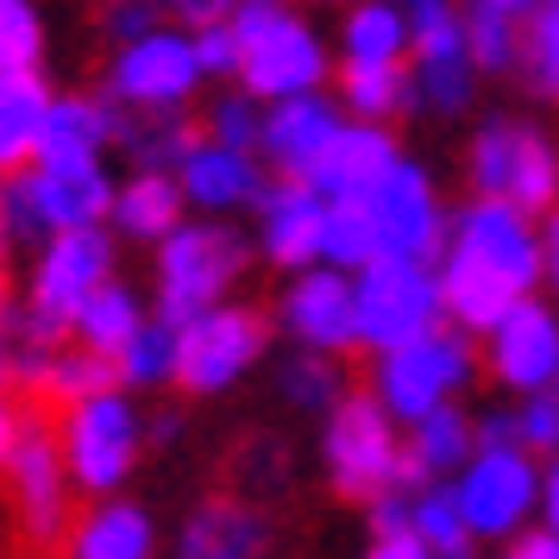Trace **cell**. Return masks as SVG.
Listing matches in <instances>:
<instances>
[{
  "label": "cell",
  "mask_w": 559,
  "mask_h": 559,
  "mask_svg": "<svg viewBox=\"0 0 559 559\" xmlns=\"http://www.w3.org/2000/svg\"><path fill=\"white\" fill-rule=\"evenodd\" d=\"M396 459H403L396 415H390L371 390H346V396L328 408V428H321L328 484L346 503H371L383 484H396Z\"/></svg>",
  "instance_id": "52a82bcc"
},
{
  "label": "cell",
  "mask_w": 559,
  "mask_h": 559,
  "mask_svg": "<svg viewBox=\"0 0 559 559\" xmlns=\"http://www.w3.org/2000/svg\"><path fill=\"white\" fill-rule=\"evenodd\" d=\"M515 428H522L528 453H559V378L534 390V403L515 415Z\"/></svg>",
  "instance_id": "ee69618b"
},
{
  "label": "cell",
  "mask_w": 559,
  "mask_h": 559,
  "mask_svg": "<svg viewBox=\"0 0 559 559\" xmlns=\"http://www.w3.org/2000/svg\"><path fill=\"white\" fill-rule=\"evenodd\" d=\"M540 264H547L554 283H559V207H547V246H540Z\"/></svg>",
  "instance_id": "db71d44e"
},
{
  "label": "cell",
  "mask_w": 559,
  "mask_h": 559,
  "mask_svg": "<svg viewBox=\"0 0 559 559\" xmlns=\"http://www.w3.org/2000/svg\"><path fill=\"white\" fill-rule=\"evenodd\" d=\"M396 157L403 152H396V139L383 132V120H340V132L321 145V157L308 164L302 182L321 202H365Z\"/></svg>",
  "instance_id": "e0dca14e"
},
{
  "label": "cell",
  "mask_w": 559,
  "mask_h": 559,
  "mask_svg": "<svg viewBox=\"0 0 559 559\" xmlns=\"http://www.w3.org/2000/svg\"><path fill=\"white\" fill-rule=\"evenodd\" d=\"M378 246V227H371V207L365 202H328L321 214V264H340V271H358L371 264Z\"/></svg>",
  "instance_id": "74e56055"
},
{
  "label": "cell",
  "mask_w": 559,
  "mask_h": 559,
  "mask_svg": "<svg viewBox=\"0 0 559 559\" xmlns=\"http://www.w3.org/2000/svg\"><path fill=\"white\" fill-rule=\"evenodd\" d=\"M277 390H283V403L302 408V415H321V408H333L340 396H346L340 353H314V346L289 353V358L277 365Z\"/></svg>",
  "instance_id": "e575fe53"
},
{
  "label": "cell",
  "mask_w": 559,
  "mask_h": 559,
  "mask_svg": "<svg viewBox=\"0 0 559 559\" xmlns=\"http://www.w3.org/2000/svg\"><path fill=\"white\" fill-rule=\"evenodd\" d=\"M51 95L57 88L45 82V70H0V177L38 157Z\"/></svg>",
  "instance_id": "83f0119b"
},
{
  "label": "cell",
  "mask_w": 559,
  "mask_h": 559,
  "mask_svg": "<svg viewBox=\"0 0 559 559\" xmlns=\"http://www.w3.org/2000/svg\"><path fill=\"white\" fill-rule=\"evenodd\" d=\"M472 88H478V63H472L465 45L415 57V95H421L433 114H465V107H472Z\"/></svg>",
  "instance_id": "8d00e7d4"
},
{
  "label": "cell",
  "mask_w": 559,
  "mask_h": 559,
  "mask_svg": "<svg viewBox=\"0 0 559 559\" xmlns=\"http://www.w3.org/2000/svg\"><path fill=\"white\" fill-rule=\"evenodd\" d=\"M252 271V239L227 214H182L152 252V314L189 321L202 308L227 302Z\"/></svg>",
  "instance_id": "6da1fadb"
},
{
  "label": "cell",
  "mask_w": 559,
  "mask_h": 559,
  "mask_svg": "<svg viewBox=\"0 0 559 559\" xmlns=\"http://www.w3.org/2000/svg\"><path fill=\"white\" fill-rule=\"evenodd\" d=\"M353 308H358V346L390 353L415 333L440 328V277L428 271V258L378 252L371 264L353 271Z\"/></svg>",
  "instance_id": "8992f818"
},
{
  "label": "cell",
  "mask_w": 559,
  "mask_h": 559,
  "mask_svg": "<svg viewBox=\"0 0 559 559\" xmlns=\"http://www.w3.org/2000/svg\"><path fill=\"white\" fill-rule=\"evenodd\" d=\"M57 547H63V559H157V522L145 503H127L114 490L82 509Z\"/></svg>",
  "instance_id": "603a6c76"
},
{
  "label": "cell",
  "mask_w": 559,
  "mask_h": 559,
  "mask_svg": "<svg viewBox=\"0 0 559 559\" xmlns=\"http://www.w3.org/2000/svg\"><path fill=\"white\" fill-rule=\"evenodd\" d=\"M472 440L478 447H522V428H515V415H484V421H472Z\"/></svg>",
  "instance_id": "681fc988"
},
{
  "label": "cell",
  "mask_w": 559,
  "mask_h": 559,
  "mask_svg": "<svg viewBox=\"0 0 559 559\" xmlns=\"http://www.w3.org/2000/svg\"><path fill=\"white\" fill-rule=\"evenodd\" d=\"M114 207V170L107 157H32L0 182V214H7V239H51L63 227H88L107 221Z\"/></svg>",
  "instance_id": "7a4b0ae2"
},
{
  "label": "cell",
  "mask_w": 559,
  "mask_h": 559,
  "mask_svg": "<svg viewBox=\"0 0 559 559\" xmlns=\"http://www.w3.org/2000/svg\"><path fill=\"white\" fill-rule=\"evenodd\" d=\"M277 321L296 346L314 353H353L358 346V308H353V271L340 264H302L277 302Z\"/></svg>",
  "instance_id": "4fadbf2b"
},
{
  "label": "cell",
  "mask_w": 559,
  "mask_h": 559,
  "mask_svg": "<svg viewBox=\"0 0 559 559\" xmlns=\"http://www.w3.org/2000/svg\"><path fill=\"white\" fill-rule=\"evenodd\" d=\"M233 7L239 0H164V20L195 32V26H214V20H233Z\"/></svg>",
  "instance_id": "7dc6e473"
},
{
  "label": "cell",
  "mask_w": 559,
  "mask_h": 559,
  "mask_svg": "<svg viewBox=\"0 0 559 559\" xmlns=\"http://www.w3.org/2000/svg\"><path fill=\"white\" fill-rule=\"evenodd\" d=\"M51 26L38 0H0V70H45Z\"/></svg>",
  "instance_id": "ab89813d"
},
{
  "label": "cell",
  "mask_w": 559,
  "mask_h": 559,
  "mask_svg": "<svg viewBox=\"0 0 559 559\" xmlns=\"http://www.w3.org/2000/svg\"><path fill=\"white\" fill-rule=\"evenodd\" d=\"M182 214H189V202H182L177 170H132L127 182H114L107 227L120 233V239H132V246H157Z\"/></svg>",
  "instance_id": "d4e9b609"
},
{
  "label": "cell",
  "mask_w": 559,
  "mask_h": 559,
  "mask_svg": "<svg viewBox=\"0 0 559 559\" xmlns=\"http://www.w3.org/2000/svg\"><path fill=\"white\" fill-rule=\"evenodd\" d=\"M258 132H264V107L246 88H227L221 102L207 107V139H221L233 152H258Z\"/></svg>",
  "instance_id": "7bdbcfd3"
},
{
  "label": "cell",
  "mask_w": 559,
  "mask_h": 559,
  "mask_svg": "<svg viewBox=\"0 0 559 559\" xmlns=\"http://www.w3.org/2000/svg\"><path fill=\"white\" fill-rule=\"evenodd\" d=\"M340 51H346V63H403L408 13L390 0H358L340 26Z\"/></svg>",
  "instance_id": "4dcf8cb0"
},
{
  "label": "cell",
  "mask_w": 559,
  "mask_h": 559,
  "mask_svg": "<svg viewBox=\"0 0 559 559\" xmlns=\"http://www.w3.org/2000/svg\"><path fill=\"white\" fill-rule=\"evenodd\" d=\"M465 51H472V63H478V70H490V76L515 70V51H522L515 13L490 7V0H472V13H465Z\"/></svg>",
  "instance_id": "60d3db41"
},
{
  "label": "cell",
  "mask_w": 559,
  "mask_h": 559,
  "mask_svg": "<svg viewBox=\"0 0 559 559\" xmlns=\"http://www.w3.org/2000/svg\"><path fill=\"white\" fill-rule=\"evenodd\" d=\"M120 264V233L107 221H88V227H63L51 239H38V258H32V283H26V302L45 308L51 321L70 328L76 314Z\"/></svg>",
  "instance_id": "8fae6325"
},
{
  "label": "cell",
  "mask_w": 559,
  "mask_h": 559,
  "mask_svg": "<svg viewBox=\"0 0 559 559\" xmlns=\"http://www.w3.org/2000/svg\"><path fill=\"white\" fill-rule=\"evenodd\" d=\"M503 559H559V534L547 528V534H528L515 554H503Z\"/></svg>",
  "instance_id": "816d5d0a"
},
{
  "label": "cell",
  "mask_w": 559,
  "mask_h": 559,
  "mask_svg": "<svg viewBox=\"0 0 559 559\" xmlns=\"http://www.w3.org/2000/svg\"><path fill=\"white\" fill-rule=\"evenodd\" d=\"M189 45H195V63H202V76H233V70H239V38H233V20L195 26V32H189Z\"/></svg>",
  "instance_id": "bcb514c9"
},
{
  "label": "cell",
  "mask_w": 559,
  "mask_h": 559,
  "mask_svg": "<svg viewBox=\"0 0 559 559\" xmlns=\"http://www.w3.org/2000/svg\"><path fill=\"white\" fill-rule=\"evenodd\" d=\"M271 515L246 490H214L182 515L177 559H264L271 554Z\"/></svg>",
  "instance_id": "2e32d148"
},
{
  "label": "cell",
  "mask_w": 559,
  "mask_h": 559,
  "mask_svg": "<svg viewBox=\"0 0 559 559\" xmlns=\"http://www.w3.org/2000/svg\"><path fill=\"white\" fill-rule=\"evenodd\" d=\"M453 490H459V509H465L472 534H509L528 515L534 497H540V478H534L522 447H478L465 459V478Z\"/></svg>",
  "instance_id": "9a60e30c"
},
{
  "label": "cell",
  "mask_w": 559,
  "mask_h": 559,
  "mask_svg": "<svg viewBox=\"0 0 559 559\" xmlns=\"http://www.w3.org/2000/svg\"><path fill=\"white\" fill-rule=\"evenodd\" d=\"M415 534H421L428 559H472L478 554V534H472V522H465L453 484L415 490Z\"/></svg>",
  "instance_id": "836d02e7"
},
{
  "label": "cell",
  "mask_w": 559,
  "mask_h": 559,
  "mask_svg": "<svg viewBox=\"0 0 559 559\" xmlns=\"http://www.w3.org/2000/svg\"><path fill=\"white\" fill-rule=\"evenodd\" d=\"M340 102L353 107L358 120H390L415 107V76L403 63H346L340 70Z\"/></svg>",
  "instance_id": "1f68e13d"
},
{
  "label": "cell",
  "mask_w": 559,
  "mask_h": 559,
  "mask_svg": "<svg viewBox=\"0 0 559 559\" xmlns=\"http://www.w3.org/2000/svg\"><path fill=\"white\" fill-rule=\"evenodd\" d=\"M0 252H7V214H0Z\"/></svg>",
  "instance_id": "680465c9"
},
{
  "label": "cell",
  "mask_w": 559,
  "mask_h": 559,
  "mask_svg": "<svg viewBox=\"0 0 559 559\" xmlns=\"http://www.w3.org/2000/svg\"><path fill=\"white\" fill-rule=\"evenodd\" d=\"M20 428H26V415H20V403H13V383H0V465H7V453H13Z\"/></svg>",
  "instance_id": "f907efd6"
},
{
  "label": "cell",
  "mask_w": 559,
  "mask_h": 559,
  "mask_svg": "<svg viewBox=\"0 0 559 559\" xmlns=\"http://www.w3.org/2000/svg\"><path fill=\"white\" fill-rule=\"evenodd\" d=\"M490 7H503V13H515V20H522V13H528L534 0H490Z\"/></svg>",
  "instance_id": "9f6ffc18"
},
{
  "label": "cell",
  "mask_w": 559,
  "mask_h": 559,
  "mask_svg": "<svg viewBox=\"0 0 559 559\" xmlns=\"http://www.w3.org/2000/svg\"><path fill=\"white\" fill-rule=\"evenodd\" d=\"M177 182H182V202L195 214H239V207H258L271 170H264L258 152H233V145L202 132V145L177 164Z\"/></svg>",
  "instance_id": "ac0fdd59"
},
{
  "label": "cell",
  "mask_w": 559,
  "mask_h": 559,
  "mask_svg": "<svg viewBox=\"0 0 559 559\" xmlns=\"http://www.w3.org/2000/svg\"><path fill=\"white\" fill-rule=\"evenodd\" d=\"M114 120H120V102L107 88L102 95H51L38 157H107L114 152Z\"/></svg>",
  "instance_id": "4316f807"
},
{
  "label": "cell",
  "mask_w": 559,
  "mask_h": 559,
  "mask_svg": "<svg viewBox=\"0 0 559 559\" xmlns=\"http://www.w3.org/2000/svg\"><path fill=\"white\" fill-rule=\"evenodd\" d=\"M114 383V358L107 353H88L82 340H63L51 358H45V371H38V396H51V403H70V396H88V390H102Z\"/></svg>",
  "instance_id": "f35d334b"
},
{
  "label": "cell",
  "mask_w": 559,
  "mask_h": 559,
  "mask_svg": "<svg viewBox=\"0 0 559 559\" xmlns=\"http://www.w3.org/2000/svg\"><path fill=\"white\" fill-rule=\"evenodd\" d=\"M202 82L207 76L195 63L189 32L170 26V20L114 45V57H107V95L120 107H189Z\"/></svg>",
  "instance_id": "7c38bea8"
},
{
  "label": "cell",
  "mask_w": 559,
  "mask_h": 559,
  "mask_svg": "<svg viewBox=\"0 0 559 559\" xmlns=\"http://www.w3.org/2000/svg\"><path fill=\"white\" fill-rule=\"evenodd\" d=\"M408 7H415V0H408Z\"/></svg>",
  "instance_id": "91938a15"
},
{
  "label": "cell",
  "mask_w": 559,
  "mask_h": 559,
  "mask_svg": "<svg viewBox=\"0 0 559 559\" xmlns=\"http://www.w3.org/2000/svg\"><path fill=\"white\" fill-rule=\"evenodd\" d=\"M233 38H239V70L233 82L258 102H283L328 82V45L302 13L283 0H239L233 7Z\"/></svg>",
  "instance_id": "277c9868"
},
{
  "label": "cell",
  "mask_w": 559,
  "mask_h": 559,
  "mask_svg": "<svg viewBox=\"0 0 559 559\" xmlns=\"http://www.w3.org/2000/svg\"><path fill=\"white\" fill-rule=\"evenodd\" d=\"M170 371H177V321L145 314L127 333V346L114 353V383H127L132 396H139V390H164Z\"/></svg>",
  "instance_id": "f546056e"
},
{
  "label": "cell",
  "mask_w": 559,
  "mask_h": 559,
  "mask_svg": "<svg viewBox=\"0 0 559 559\" xmlns=\"http://www.w3.org/2000/svg\"><path fill=\"white\" fill-rule=\"evenodd\" d=\"M490 371H497V383H509V390H540V383H554L559 378V321L540 302L522 296V302L490 328Z\"/></svg>",
  "instance_id": "44dd1931"
},
{
  "label": "cell",
  "mask_w": 559,
  "mask_h": 559,
  "mask_svg": "<svg viewBox=\"0 0 559 559\" xmlns=\"http://www.w3.org/2000/svg\"><path fill=\"white\" fill-rule=\"evenodd\" d=\"M177 433H182V415H170V408L145 421V440H177Z\"/></svg>",
  "instance_id": "11a10c76"
},
{
  "label": "cell",
  "mask_w": 559,
  "mask_h": 559,
  "mask_svg": "<svg viewBox=\"0 0 559 559\" xmlns=\"http://www.w3.org/2000/svg\"><path fill=\"white\" fill-rule=\"evenodd\" d=\"M515 70L528 76V88L540 95V102H559V0H534L528 7Z\"/></svg>",
  "instance_id": "d590c367"
},
{
  "label": "cell",
  "mask_w": 559,
  "mask_h": 559,
  "mask_svg": "<svg viewBox=\"0 0 559 559\" xmlns=\"http://www.w3.org/2000/svg\"><path fill=\"white\" fill-rule=\"evenodd\" d=\"M321 214L328 202L302 177H271L258 195V252L277 271H302L321 258Z\"/></svg>",
  "instance_id": "ffe728a7"
},
{
  "label": "cell",
  "mask_w": 559,
  "mask_h": 559,
  "mask_svg": "<svg viewBox=\"0 0 559 559\" xmlns=\"http://www.w3.org/2000/svg\"><path fill=\"white\" fill-rule=\"evenodd\" d=\"M102 38L107 45H127V38H139V32L164 26V0H102Z\"/></svg>",
  "instance_id": "f6af8a7d"
},
{
  "label": "cell",
  "mask_w": 559,
  "mask_h": 559,
  "mask_svg": "<svg viewBox=\"0 0 559 559\" xmlns=\"http://www.w3.org/2000/svg\"><path fill=\"white\" fill-rule=\"evenodd\" d=\"M472 189L515 202L522 214H547L559 202V157L554 139L528 120H484L472 139Z\"/></svg>",
  "instance_id": "9c48e42d"
},
{
  "label": "cell",
  "mask_w": 559,
  "mask_h": 559,
  "mask_svg": "<svg viewBox=\"0 0 559 559\" xmlns=\"http://www.w3.org/2000/svg\"><path fill=\"white\" fill-rule=\"evenodd\" d=\"M540 509H547V528L559 534V459L547 465V478H540Z\"/></svg>",
  "instance_id": "f5cc1de1"
},
{
  "label": "cell",
  "mask_w": 559,
  "mask_h": 559,
  "mask_svg": "<svg viewBox=\"0 0 559 559\" xmlns=\"http://www.w3.org/2000/svg\"><path fill=\"white\" fill-rule=\"evenodd\" d=\"M0 308H7V252H0Z\"/></svg>",
  "instance_id": "6f0895ef"
},
{
  "label": "cell",
  "mask_w": 559,
  "mask_h": 559,
  "mask_svg": "<svg viewBox=\"0 0 559 559\" xmlns=\"http://www.w3.org/2000/svg\"><path fill=\"white\" fill-rule=\"evenodd\" d=\"M57 447H63L76 490H88V497L127 490V478L139 472V453H145V415L132 403V390L102 383L88 396H70L57 415Z\"/></svg>",
  "instance_id": "3957f363"
},
{
  "label": "cell",
  "mask_w": 559,
  "mask_h": 559,
  "mask_svg": "<svg viewBox=\"0 0 559 559\" xmlns=\"http://www.w3.org/2000/svg\"><path fill=\"white\" fill-rule=\"evenodd\" d=\"M365 207H371V227H378L383 252H403V258L447 252V214L433 202V182H428L421 164L396 157L378 177V189L365 195Z\"/></svg>",
  "instance_id": "5bb4252c"
},
{
  "label": "cell",
  "mask_w": 559,
  "mask_h": 559,
  "mask_svg": "<svg viewBox=\"0 0 559 559\" xmlns=\"http://www.w3.org/2000/svg\"><path fill=\"white\" fill-rule=\"evenodd\" d=\"M114 145L132 157V170H177L202 145V127H189L182 107H120Z\"/></svg>",
  "instance_id": "484cf974"
},
{
  "label": "cell",
  "mask_w": 559,
  "mask_h": 559,
  "mask_svg": "<svg viewBox=\"0 0 559 559\" xmlns=\"http://www.w3.org/2000/svg\"><path fill=\"white\" fill-rule=\"evenodd\" d=\"M465 383H472V346H465V333L428 328V333H415V340H403V346L378 353L371 396L396 421H415V415H428L433 403H447Z\"/></svg>",
  "instance_id": "30bf717a"
},
{
  "label": "cell",
  "mask_w": 559,
  "mask_h": 559,
  "mask_svg": "<svg viewBox=\"0 0 559 559\" xmlns=\"http://www.w3.org/2000/svg\"><path fill=\"white\" fill-rule=\"evenodd\" d=\"M433 277H440V308L453 314L459 328H472V333H490V328L509 314V308L528 296L515 277H503L497 264H484V258L459 252V246H447V264H440Z\"/></svg>",
  "instance_id": "cb8c5ba5"
},
{
  "label": "cell",
  "mask_w": 559,
  "mask_h": 559,
  "mask_svg": "<svg viewBox=\"0 0 559 559\" xmlns=\"http://www.w3.org/2000/svg\"><path fill=\"white\" fill-rule=\"evenodd\" d=\"M447 246L484 258V264H497V271L515 277L522 289L540 277V246H534V233H528V214L515 202H497V195H478V202L465 207L453 227H447Z\"/></svg>",
  "instance_id": "d6986e66"
},
{
  "label": "cell",
  "mask_w": 559,
  "mask_h": 559,
  "mask_svg": "<svg viewBox=\"0 0 559 559\" xmlns=\"http://www.w3.org/2000/svg\"><path fill=\"white\" fill-rule=\"evenodd\" d=\"M408 453L428 465L433 478H447V472H459L465 459L478 453V440H472V415L465 408H453V403H433L428 415H415L408 421Z\"/></svg>",
  "instance_id": "d6a6232c"
},
{
  "label": "cell",
  "mask_w": 559,
  "mask_h": 559,
  "mask_svg": "<svg viewBox=\"0 0 559 559\" xmlns=\"http://www.w3.org/2000/svg\"><path fill=\"white\" fill-rule=\"evenodd\" d=\"M233 484H239L252 503L289 490V447H283L277 433H246L239 453H233Z\"/></svg>",
  "instance_id": "b9f144b4"
},
{
  "label": "cell",
  "mask_w": 559,
  "mask_h": 559,
  "mask_svg": "<svg viewBox=\"0 0 559 559\" xmlns=\"http://www.w3.org/2000/svg\"><path fill=\"white\" fill-rule=\"evenodd\" d=\"M365 559H428V547H421V534L403 528V534H371V554Z\"/></svg>",
  "instance_id": "c3c4849f"
},
{
  "label": "cell",
  "mask_w": 559,
  "mask_h": 559,
  "mask_svg": "<svg viewBox=\"0 0 559 559\" xmlns=\"http://www.w3.org/2000/svg\"><path fill=\"white\" fill-rule=\"evenodd\" d=\"M333 132H340V107L321 102V88H302V95H283V102L264 107V132H258V157L283 170V177H308V164L321 157Z\"/></svg>",
  "instance_id": "7402d4cb"
},
{
  "label": "cell",
  "mask_w": 559,
  "mask_h": 559,
  "mask_svg": "<svg viewBox=\"0 0 559 559\" xmlns=\"http://www.w3.org/2000/svg\"><path fill=\"white\" fill-rule=\"evenodd\" d=\"M0 478H7V503H13L20 534L32 547H57L63 528L76 522V484H70V465H63V447H57L51 421H26L20 428Z\"/></svg>",
  "instance_id": "ba28073f"
},
{
  "label": "cell",
  "mask_w": 559,
  "mask_h": 559,
  "mask_svg": "<svg viewBox=\"0 0 559 559\" xmlns=\"http://www.w3.org/2000/svg\"><path fill=\"white\" fill-rule=\"evenodd\" d=\"M145 314H152V308H145V296H139L132 283L107 277L102 289H95V296H88V302L70 314V340H82L88 353H107V358H114L120 346H127V333L139 328Z\"/></svg>",
  "instance_id": "f1b7e54d"
},
{
  "label": "cell",
  "mask_w": 559,
  "mask_h": 559,
  "mask_svg": "<svg viewBox=\"0 0 559 559\" xmlns=\"http://www.w3.org/2000/svg\"><path fill=\"white\" fill-rule=\"evenodd\" d=\"M271 353V321L246 302H214L177 321V383L182 396H221Z\"/></svg>",
  "instance_id": "5b68a950"
}]
</instances>
